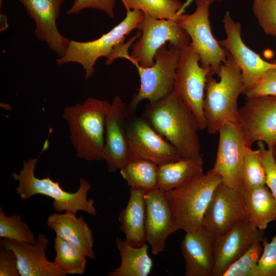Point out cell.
I'll return each instance as SVG.
<instances>
[{
    "label": "cell",
    "mask_w": 276,
    "mask_h": 276,
    "mask_svg": "<svg viewBox=\"0 0 276 276\" xmlns=\"http://www.w3.org/2000/svg\"><path fill=\"white\" fill-rule=\"evenodd\" d=\"M273 155L276 160V147L273 149Z\"/></svg>",
    "instance_id": "ab89813d"
},
{
    "label": "cell",
    "mask_w": 276,
    "mask_h": 276,
    "mask_svg": "<svg viewBox=\"0 0 276 276\" xmlns=\"http://www.w3.org/2000/svg\"><path fill=\"white\" fill-rule=\"evenodd\" d=\"M261 242H255L229 266L222 276H259L258 262L263 251Z\"/></svg>",
    "instance_id": "1f68e13d"
},
{
    "label": "cell",
    "mask_w": 276,
    "mask_h": 276,
    "mask_svg": "<svg viewBox=\"0 0 276 276\" xmlns=\"http://www.w3.org/2000/svg\"><path fill=\"white\" fill-rule=\"evenodd\" d=\"M202 156L180 159L158 166V188L167 192L203 173Z\"/></svg>",
    "instance_id": "484cf974"
},
{
    "label": "cell",
    "mask_w": 276,
    "mask_h": 276,
    "mask_svg": "<svg viewBox=\"0 0 276 276\" xmlns=\"http://www.w3.org/2000/svg\"><path fill=\"white\" fill-rule=\"evenodd\" d=\"M242 181L244 191L266 185V174L260 151L246 146L242 168Z\"/></svg>",
    "instance_id": "f546056e"
},
{
    "label": "cell",
    "mask_w": 276,
    "mask_h": 276,
    "mask_svg": "<svg viewBox=\"0 0 276 276\" xmlns=\"http://www.w3.org/2000/svg\"><path fill=\"white\" fill-rule=\"evenodd\" d=\"M48 238L39 234L34 243L19 242L3 238L0 242L4 247L13 251L21 276H64L54 262L45 255Z\"/></svg>",
    "instance_id": "44dd1931"
},
{
    "label": "cell",
    "mask_w": 276,
    "mask_h": 276,
    "mask_svg": "<svg viewBox=\"0 0 276 276\" xmlns=\"http://www.w3.org/2000/svg\"><path fill=\"white\" fill-rule=\"evenodd\" d=\"M49 147V139L44 142L42 149L36 158L24 160L22 168L19 173L14 172L13 178L18 181L16 193L21 199L29 200L35 195L39 194L53 199V206L56 212L76 215L79 211L85 212L91 216H96L97 210L95 201L87 199V193L91 188L90 184L85 179H79L78 190L71 193L65 191L59 181H54L49 176L39 178L35 176L34 172L38 160Z\"/></svg>",
    "instance_id": "3957f363"
},
{
    "label": "cell",
    "mask_w": 276,
    "mask_h": 276,
    "mask_svg": "<svg viewBox=\"0 0 276 276\" xmlns=\"http://www.w3.org/2000/svg\"><path fill=\"white\" fill-rule=\"evenodd\" d=\"M248 221L243 192L221 181L215 189L204 215V226L216 236Z\"/></svg>",
    "instance_id": "5bb4252c"
},
{
    "label": "cell",
    "mask_w": 276,
    "mask_h": 276,
    "mask_svg": "<svg viewBox=\"0 0 276 276\" xmlns=\"http://www.w3.org/2000/svg\"><path fill=\"white\" fill-rule=\"evenodd\" d=\"M244 95L246 97L276 96V66L267 70L255 86Z\"/></svg>",
    "instance_id": "d590c367"
},
{
    "label": "cell",
    "mask_w": 276,
    "mask_h": 276,
    "mask_svg": "<svg viewBox=\"0 0 276 276\" xmlns=\"http://www.w3.org/2000/svg\"><path fill=\"white\" fill-rule=\"evenodd\" d=\"M129 114L127 105L120 97L116 96L105 121L103 160L109 172L120 170L131 156L126 126Z\"/></svg>",
    "instance_id": "2e32d148"
},
{
    "label": "cell",
    "mask_w": 276,
    "mask_h": 276,
    "mask_svg": "<svg viewBox=\"0 0 276 276\" xmlns=\"http://www.w3.org/2000/svg\"><path fill=\"white\" fill-rule=\"evenodd\" d=\"M146 191L130 189V197L126 207L120 212V229L125 234L127 242L134 247L146 242Z\"/></svg>",
    "instance_id": "603a6c76"
},
{
    "label": "cell",
    "mask_w": 276,
    "mask_h": 276,
    "mask_svg": "<svg viewBox=\"0 0 276 276\" xmlns=\"http://www.w3.org/2000/svg\"><path fill=\"white\" fill-rule=\"evenodd\" d=\"M47 224L55 232L56 236L74 244L86 258L96 259L93 232L83 216L54 213L48 217Z\"/></svg>",
    "instance_id": "7402d4cb"
},
{
    "label": "cell",
    "mask_w": 276,
    "mask_h": 276,
    "mask_svg": "<svg viewBox=\"0 0 276 276\" xmlns=\"http://www.w3.org/2000/svg\"><path fill=\"white\" fill-rule=\"evenodd\" d=\"M239 114L247 146L261 141L267 147H276V96L246 97Z\"/></svg>",
    "instance_id": "8fae6325"
},
{
    "label": "cell",
    "mask_w": 276,
    "mask_h": 276,
    "mask_svg": "<svg viewBox=\"0 0 276 276\" xmlns=\"http://www.w3.org/2000/svg\"><path fill=\"white\" fill-rule=\"evenodd\" d=\"M214 1L195 0V11L190 14H180L176 21L189 36L200 57L201 66L210 68L212 75H217L228 52L220 45L212 32L209 9Z\"/></svg>",
    "instance_id": "30bf717a"
},
{
    "label": "cell",
    "mask_w": 276,
    "mask_h": 276,
    "mask_svg": "<svg viewBox=\"0 0 276 276\" xmlns=\"http://www.w3.org/2000/svg\"><path fill=\"white\" fill-rule=\"evenodd\" d=\"M215 162L211 169L227 186L244 192L242 168L246 145L239 123H228L221 127Z\"/></svg>",
    "instance_id": "7c38bea8"
},
{
    "label": "cell",
    "mask_w": 276,
    "mask_h": 276,
    "mask_svg": "<svg viewBox=\"0 0 276 276\" xmlns=\"http://www.w3.org/2000/svg\"><path fill=\"white\" fill-rule=\"evenodd\" d=\"M9 27L7 17L5 14H0V31H5Z\"/></svg>",
    "instance_id": "f35d334b"
},
{
    "label": "cell",
    "mask_w": 276,
    "mask_h": 276,
    "mask_svg": "<svg viewBox=\"0 0 276 276\" xmlns=\"http://www.w3.org/2000/svg\"><path fill=\"white\" fill-rule=\"evenodd\" d=\"M124 19L100 38L87 42L70 40L67 50L56 59L58 65L71 62L81 65L85 71V79L91 78L95 72L94 66L102 57L107 59L117 47L124 43L126 37L137 27L143 18V12L127 10Z\"/></svg>",
    "instance_id": "8992f818"
},
{
    "label": "cell",
    "mask_w": 276,
    "mask_h": 276,
    "mask_svg": "<svg viewBox=\"0 0 276 276\" xmlns=\"http://www.w3.org/2000/svg\"><path fill=\"white\" fill-rule=\"evenodd\" d=\"M221 177L211 169L165 192L177 230L194 231L204 226V215Z\"/></svg>",
    "instance_id": "5b68a950"
},
{
    "label": "cell",
    "mask_w": 276,
    "mask_h": 276,
    "mask_svg": "<svg viewBox=\"0 0 276 276\" xmlns=\"http://www.w3.org/2000/svg\"><path fill=\"white\" fill-rule=\"evenodd\" d=\"M216 236L204 226L186 232L181 250L186 276H212L215 267Z\"/></svg>",
    "instance_id": "ffe728a7"
},
{
    "label": "cell",
    "mask_w": 276,
    "mask_h": 276,
    "mask_svg": "<svg viewBox=\"0 0 276 276\" xmlns=\"http://www.w3.org/2000/svg\"><path fill=\"white\" fill-rule=\"evenodd\" d=\"M213 76H207L203 106L206 130L211 134L226 123H239L238 99L244 92L241 70L228 53L220 67L219 80Z\"/></svg>",
    "instance_id": "7a4b0ae2"
},
{
    "label": "cell",
    "mask_w": 276,
    "mask_h": 276,
    "mask_svg": "<svg viewBox=\"0 0 276 276\" xmlns=\"http://www.w3.org/2000/svg\"><path fill=\"white\" fill-rule=\"evenodd\" d=\"M61 1L62 3L63 2H64V1H65L66 0H61Z\"/></svg>",
    "instance_id": "b9f144b4"
},
{
    "label": "cell",
    "mask_w": 276,
    "mask_h": 276,
    "mask_svg": "<svg viewBox=\"0 0 276 276\" xmlns=\"http://www.w3.org/2000/svg\"><path fill=\"white\" fill-rule=\"evenodd\" d=\"M249 222L264 231L276 218V200L266 185L243 192Z\"/></svg>",
    "instance_id": "d4e9b609"
},
{
    "label": "cell",
    "mask_w": 276,
    "mask_h": 276,
    "mask_svg": "<svg viewBox=\"0 0 276 276\" xmlns=\"http://www.w3.org/2000/svg\"><path fill=\"white\" fill-rule=\"evenodd\" d=\"M261 159L266 174V185L276 200V160L273 155V148H265L264 143L258 142Z\"/></svg>",
    "instance_id": "e575fe53"
},
{
    "label": "cell",
    "mask_w": 276,
    "mask_h": 276,
    "mask_svg": "<svg viewBox=\"0 0 276 276\" xmlns=\"http://www.w3.org/2000/svg\"><path fill=\"white\" fill-rule=\"evenodd\" d=\"M223 23L226 36L218 42L240 68L244 94L255 86L267 70L276 66V61H265L245 44L241 37V24L235 21L228 11L224 15Z\"/></svg>",
    "instance_id": "4fadbf2b"
},
{
    "label": "cell",
    "mask_w": 276,
    "mask_h": 276,
    "mask_svg": "<svg viewBox=\"0 0 276 276\" xmlns=\"http://www.w3.org/2000/svg\"><path fill=\"white\" fill-rule=\"evenodd\" d=\"M143 117L177 150L181 158L202 156L198 121L175 92L156 102H149Z\"/></svg>",
    "instance_id": "6da1fadb"
},
{
    "label": "cell",
    "mask_w": 276,
    "mask_h": 276,
    "mask_svg": "<svg viewBox=\"0 0 276 276\" xmlns=\"http://www.w3.org/2000/svg\"><path fill=\"white\" fill-rule=\"evenodd\" d=\"M126 10H137L158 19L177 20L183 3L178 0H121Z\"/></svg>",
    "instance_id": "f1b7e54d"
},
{
    "label": "cell",
    "mask_w": 276,
    "mask_h": 276,
    "mask_svg": "<svg viewBox=\"0 0 276 276\" xmlns=\"http://www.w3.org/2000/svg\"><path fill=\"white\" fill-rule=\"evenodd\" d=\"M179 56V48L165 44L157 51L151 66L143 67L134 60L128 59L136 67L140 79L137 92L133 94L127 105L129 113L133 112L144 100L155 102L173 91Z\"/></svg>",
    "instance_id": "52a82bcc"
},
{
    "label": "cell",
    "mask_w": 276,
    "mask_h": 276,
    "mask_svg": "<svg viewBox=\"0 0 276 276\" xmlns=\"http://www.w3.org/2000/svg\"><path fill=\"white\" fill-rule=\"evenodd\" d=\"M0 238L19 242L34 243V234L20 216L15 214L6 216L0 209Z\"/></svg>",
    "instance_id": "4dcf8cb0"
},
{
    "label": "cell",
    "mask_w": 276,
    "mask_h": 276,
    "mask_svg": "<svg viewBox=\"0 0 276 276\" xmlns=\"http://www.w3.org/2000/svg\"><path fill=\"white\" fill-rule=\"evenodd\" d=\"M136 29L141 37L132 45L130 55L123 58L131 59L143 67H150L154 63L157 51L167 42L179 49L191 43L185 30L176 20L155 18L144 14Z\"/></svg>",
    "instance_id": "ba28073f"
},
{
    "label": "cell",
    "mask_w": 276,
    "mask_h": 276,
    "mask_svg": "<svg viewBox=\"0 0 276 276\" xmlns=\"http://www.w3.org/2000/svg\"><path fill=\"white\" fill-rule=\"evenodd\" d=\"M116 243L121 256V264L107 275L147 276L150 273L153 262L148 255V245L146 243L141 246L134 247L125 240L116 237Z\"/></svg>",
    "instance_id": "cb8c5ba5"
},
{
    "label": "cell",
    "mask_w": 276,
    "mask_h": 276,
    "mask_svg": "<svg viewBox=\"0 0 276 276\" xmlns=\"http://www.w3.org/2000/svg\"><path fill=\"white\" fill-rule=\"evenodd\" d=\"M2 0H0V6H1V7L2 6Z\"/></svg>",
    "instance_id": "60d3db41"
},
{
    "label": "cell",
    "mask_w": 276,
    "mask_h": 276,
    "mask_svg": "<svg viewBox=\"0 0 276 276\" xmlns=\"http://www.w3.org/2000/svg\"><path fill=\"white\" fill-rule=\"evenodd\" d=\"M116 0H74L67 14H78L85 9H96L104 12L108 16L114 18Z\"/></svg>",
    "instance_id": "8d00e7d4"
},
{
    "label": "cell",
    "mask_w": 276,
    "mask_h": 276,
    "mask_svg": "<svg viewBox=\"0 0 276 276\" xmlns=\"http://www.w3.org/2000/svg\"><path fill=\"white\" fill-rule=\"evenodd\" d=\"M144 197L146 242L152 253L158 255L164 250L167 238L177 231L176 221L165 191L157 188Z\"/></svg>",
    "instance_id": "e0dca14e"
},
{
    "label": "cell",
    "mask_w": 276,
    "mask_h": 276,
    "mask_svg": "<svg viewBox=\"0 0 276 276\" xmlns=\"http://www.w3.org/2000/svg\"><path fill=\"white\" fill-rule=\"evenodd\" d=\"M263 236L264 231L247 220L238 223L223 235L216 236L212 276H222L229 266L255 242H262Z\"/></svg>",
    "instance_id": "ac0fdd59"
},
{
    "label": "cell",
    "mask_w": 276,
    "mask_h": 276,
    "mask_svg": "<svg viewBox=\"0 0 276 276\" xmlns=\"http://www.w3.org/2000/svg\"><path fill=\"white\" fill-rule=\"evenodd\" d=\"M128 143L132 156L158 166L181 158L177 150L143 117H136L126 126Z\"/></svg>",
    "instance_id": "9a60e30c"
},
{
    "label": "cell",
    "mask_w": 276,
    "mask_h": 276,
    "mask_svg": "<svg viewBox=\"0 0 276 276\" xmlns=\"http://www.w3.org/2000/svg\"><path fill=\"white\" fill-rule=\"evenodd\" d=\"M25 7L35 24L34 34L37 38L46 42L58 57L65 54L70 40L62 35L58 30V18L61 0H18Z\"/></svg>",
    "instance_id": "d6986e66"
},
{
    "label": "cell",
    "mask_w": 276,
    "mask_h": 276,
    "mask_svg": "<svg viewBox=\"0 0 276 276\" xmlns=\"http://www.w3.org/2000/svg\"><path fill=\"white\" fill-rule=\"evenodd\" d=\"M13 251L0 244V276H19Z\"/></svg>",
    "instance_id": "74e56055"
},
{
    "label": "cell",
    "mask_w": 276,
    "mask_h": 276,
    "mask_svg": "<svg viewBox=\"0 0 276 276\" xmlns=\"http://www.w3.org/2000/svg\"><path fill=\"white\" fill-rule=\"evenodd\" d=\"M252 12L263 32L276 37V0H253Z\"/></svg>",
    "instance_id": "d6a6232c"
},
{
    "label": "cell",
    "mask_w": 276,
    "mask_h": 276,
    "mask_svg": "<svg viewBox=\"0 0 276 276\" xmlns=\"http://www.w3.org/2000/svg\"><path fill=\"white\" fill-rule=\"evenodd\" d=\"M263 251L258 262L259 276H276V235L271 241L262 240Z\"/></svg>",
    "instance_id": "836d02e7"
},
{
    "label": "cell",
    "mask_w": 276,
    "mask_h": 276,
    "mask_svg": "<svg viewBox=\"0 0 276 276\" xmlns=\"http://www.w3.org/2000/svg\"><path fill=\"white\" fill-rule=\"evenodd\" d=\"M110 103L93 97L82 103L66 106L63 118L76 155L88 161L103 160L105 121Z\"/></svg>",
    "instance_id": "277c9868"
},
{
    "label": "cell",
    "mask_w": 276,
    "mask_h": 276,
    "mask_svg": "<svg viewBox=\"0 0 276 276\" xmlns=\"http://www.w3.org/2000/svg\"><path fill=\"white\" fill-rule=\"evenodd\" d=\"M210 68L201 66L200 57L191 42L179 49L174 82L175 92L195 116L200 130L206 129L203 101Z\"/></svg>",
    "instance_id": "9c48e42d"
},
{
    "label": "cell",
    "mask_w": 276,
    "mask_h": 276,
    "mask_svg": "<svg viewBox=\"0 0 276 276\" xmlns=\"http://www.w3.org/2000/svg\"><path fill=\"white\" fill-rule=\"evenodd\" d=\"M157 171L154 163L131 155L120 173L130 188L148 192L158 188Z\"/></svg>",
    "instance_id": "4316f807"
},
{
    "label": "cell",
    "mask_w": 276,
    "mask_h": 276,
    "mask_svg": "<svg viewBox=\"0 0 276 276\" xmlns=\"http://www.w3.org/2000/svg\"><path fill=\"white\" fill-rule=\"evenodd\" d=\"M54 249L56 256L53 262L64 276L83 274L85 272L87 258L74 244L56 236Z\"/></svg>",
    "instance_id": "83f0119b"
}]
</instances>
